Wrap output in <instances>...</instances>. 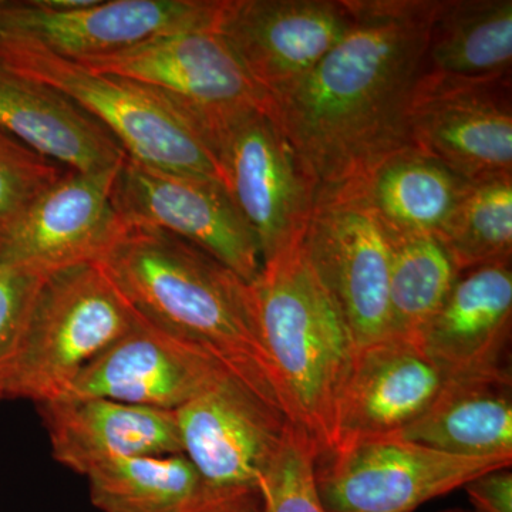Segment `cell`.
<instances>
[{"instance_id": "484cf974", "label": "cell", "mask_w": 512, "mask_h": 512, "mask_svg": "<svg viewBox=\"0 0 512 512\" xmlns=\"http://www.w3.org/2000/svg\"><path fill=\"white\" fill-rule=\"evenodd\" d=\"M437 238L460 272L511 261L512 175L471 183Z\"/></svg>"}, {"instance_id": "603a6c76", "label": "cell", "mask_w": 512, "mask_h": 512, "mask_svg": "<svg viewBox=\"0 0 512 512\" xmlns=\"http://www.w3.org/2000/svg\"><path fill=\"white\" fill-rule=\"evenodd\" d=\"M394 437L453 456L512 457L511 373L447 380L430 409Z\"/></svg>"}, {"instance_id": "7c38bea8", "label": "cell", "mask_w": 512, "mask_h": 512, "mask_svg": "<svg viewBox=\"0 0 512 512\" xmlns=\"http://www.w3.org/2000/svg\"><path fill=\"white\" fill-rule=\"evenodd\" d=\"M111 201L126 225L168 232L197 245L249 285L262 269L252 229L218 180L165 173L126 157Z\"/></svg>"}, {"instance_id": "d6986e66", "label": "cell", "mask_w": 512, "mask_h": 512, "mask_svg": "<svg viewBox=\"0 0 512 512\" xmlns=\"http://www.w3.org/2000/svg\"><path fill=\"white\" fill-rule=\"evenodd\" d=\"M35 406L53 458L80 476L126 458L183 453L171 410L101 397H55Z\"/></svg>"}, {"instance_id": "277c9868", "label": "cell", "mask_w": 512, "mask_h": 512, "mask_svg": "<svg viewBox=\"0 0 512 512\" xmlns=\"http://www.w3.org/2000/svg\"><path fill=\"white\" fill-rule=\"evenodd\" d=\"M140 319L99 262L67 266L43 279L18 350L0 380V403L39 404L76 376Z\"/></svg>"}, {"instance_id": "5b68a950", "label": "cell", "mask_w": 512, "mask_h": 512, "mask_svg": "<svg viewBox=\"0 0 512 512\" xmlns=\"http://www.w3.org/2000/svg\"><path fill=\"white\" fill-rule=\"evenodd\" d=\"M0 63L76 101L106 127L131 160L165 173L221 181L204 138L146 87L92 72L43 47L8 37H0Z\"/></svg>"}, {"instance_id": "cb8c5ba5", "label": "cell", "mask_w": 512, "mask_h": 512, "mask_svg": "<svg viewBox=\"0 0 512 512\" xmlns=\"http://www.w3.org/2000/svg\"><path fill=\"white\" fill-rule=\"evenodd\" d=\"M86 478L100 512H194L197 474L184 453L114 461Z\"/></svg>"}, {"instance_id": "e0dca14e", "label": "cell", "mask_w": 512, "mask_h": 512, "mask_svg": "<svg viewBox=\"0 0 512 512\" xmlns=\"http://www.w3.org/2000/svg\"><path fill=\"white\" fill-rule=\"evenodd\" d=\"M446 382L416 340L386 338L357 348L339 404L335 450L402 433L430 409Z\"/></svg>"}, {"instance_id": "4316f807", "label": "cell", "mask_w": 512, "mask_h": 512, "mask_svg": "<svg viewBox=\"0 0 512 512\" xmlns=\"http://www.w3.org/2000/svg\"><path fill=\"white\" fill-rule=\"evenodd\" d=\"M316 458L311 440L291 424L266 481L264 512H325L316 487Z\"/></svg>"}, {"instance_id": "4fadbf2b", "label": "cell", "mask_w": 512, "mask_h": 512, "mask_svg": "<svg viewBox=\"0 0 512 512\" xmlns=\"http://www.w3.org/2000/svg\"><path fill=\"white\" fill-rule=\"evenodd\" d=\"M352 23L349 0H222L215 32L272 97L311 73Z\"/></svg>"}, {"instance_id": "ac0fdd59", "label": "cell", "mask_w": 512, "mask_h": 512, "mask_svg": "<svg viewBox=\"0 0 512 512\" xmlns=\"http://www.w3.org/2000/svg\"><path fill=\"white\" fill-rule=\"evenodd\" d=\"M512 323L511 261L464 269L419 345L447 380L508 375Z\"/></svg>"}, {"instance_id": "5bb4252c", "label": "cell", "mask_w": 512, "mask_h": 512, "mask_svg": "<svg viewBox=\"0 0 512 512\" xmlns=\"http://www.w3.org/2000/svg\"><path fill=\"white\" fill-rule=\"evenodd\" d=\"M117 170L64 171L0 232V261L43 275L99 262L126 227L111 201Z\"/></svg>"}, {"instance_id": "d4e9b609", "label": "cell", "mask_w": 512, "mask_h": 512, "mask_svg": "<svg viewBox=\"0 0 512 512\" xmlns=\"http://www.w3.org/2000/svg\"><path fill=\"white\" fill-rule=\"evenodd\" d=\"M389 237V338L417 342L421 330L446 301L460 271L433 235Z\"/></svg>"}, {"instance_id": "30bf717a", "label": "cell", "mask_w": 512, "mask_h": 512, "mask_svg": "<svg viewBox=\"0 0 512 512\" xmlns=\"http://www.w3.org/2000/svg\"><path fill=\"white\" fill-rule=\"evenodd\" d=\"M302 244L356 349L389 338L392 244L355 185L319 188Z\"/></svg>"}, {"instance_id": "2e32d148", "label": "cell", "mask_w": 512, "mask_h": 512, "mask_svg": "<svg viewBox=\"0 0 512 512\" xmlns=\"http://www.w3.org/2000/svg\"><path fill=\"white\" fill-rule=\"evenodd\" d=\"M410 128L413 147L470 183L512 175L511 79L419 84Z\"/></svg>"}, {"instance_id": "3957f363", "label": "cell", "mask_w": 512, "mask_h": 512, "mask_svg": "<svg viewBox=\"0 0 512 512\" xmlns=\"http://www.w3.org/2000/svg\"><path fill=\"white\" fill-rule=\"evenodd\" d=\"M251 288L286 417L311 440L316 460L328 457L356 355L348 323L302 242L265 261Z\"/></svg>"}, {"instance_id": "9a60e30c", "label": "cell", "mask_w": 512, "mask_h": 512, "mask_svg": "<svg viewBox=\"0 0 512 512\" xmlns=\"http://www.w3.org/2000/svg\"><path fill=\"white\" fill-rule=\"evenodd\" d=\"M228 375L204 350L140 316L57 397H101L177 412Z\"/></svg>"}, {"instance_id": "f1b7e54d", "label": "cell", "mask_w": 512, "mask_h": 512, "mask_svg": "<svg viewBox=\"0 0 512 512\" xmlns=\"http://www.w3.org/2000/svg\"><path fill=\"white\" fill-rule=\"evenodd\" d=\"M46 276L0 261V380L18 350L30 308Z\"/></svg>"}, {"instance_id": "8992f818", "label": "cell", "mask_w": 512, "mask_h": 512, "mask_svg": "<svg viewBox=\"0 0 512 512\" xmlns=\"http://www.w3.org/2000/svg\"><path fill=\"white\" fill-rule=\"evenodd\" d=\"M175 413L197 474L194 512H264L266 481L291 426L284 414L231 375Z\"/></svg>"}, {"instance_id": "44dd1931", "label": "cell", "mask_w": 512, "mask_h": 512, "mask_svg": "<svg viewBox=\"0 0 512 512\" xmlns=\"http://www.w3.org/2000/svg\"><path fill=\"white\" fill-rule=\"evenodd\" d=\"M512 0H437L420 84L511 79Z\"/></svg>"}, {"instance_id": "ffe728a7", "label": "cell", "mask_w": 512, "mask_h": 512, "mask_svg": "<svg viewBox=\"0 0 512 512\" xmlns=\"http://www.w3.org/2000/svg\"><path fill=\"white\" fill-rule=\"evenodd\" d=\"M0 130L79 173L120 167L127 154L103 124L49 84L0 63Z\"/></svg>"}, {"instance_id": "83f0119b", "label": "cell", "mask_w": 512, "mask_h": 512, "mask_svg": "<svg viewBox=\"0 0 512 512\" xmlns=\"http://www.w3.org/2000/svg\"><path fill=\"white\" fill-rule=\"evenodd\" d=\"M64 171L0 130V232Z\"/></svg>"}, {"instance_id": "7402d4cb", "label": "cell", "mask_w": 512, "mask_h": 512, "mask_svg": "<svg viewBox=\"0 0 512 512\" xmlns=\"http://www.w3.org/2000/svg\"><path fill=\"white\" fill-rule=\"evenodd\" d=\"M389 235L437 237L470 181L416 147L403 148L350 181Z\"/></svg>"}, {"instance_id": "6da1fadb", "label": "cell", "mask_w": 512, "mask_h": 512, "mask_svg": "<svg viewBox=\"0 0 512 512\" xmlns=\"http://www.w3.org/2000/svg\"><path fill=\"white\" fill-rule=\"evenodd\" d=\"M437 0H349L353 23L268 113L319 188L413 147L412 111Z\"/></svg>"}, {"instance_id": "9c48e42d", "label": "cell", "mask_w": 512, "mask_h": 512, "mask_svg": "<svg viewBox=\"0 0 512 512\" xmlns=\"http://www.w3.org/2000/svg\"><path fill=\"white\" fill-rule=\"evenodd\" d=\"M511 463V456H453L399 437H379L319 458L315 478L325 512H414Z\"/></svg>"}, {"instance_id": "7a4b0ae2", "label": "cell", "mask_w": 512, "mask_h": 512, "mask_svg": "<svg viewBox=\"0 0 512 512\" xmlns=\"http://www.w3.org/2000/svg\"><path fill=\"white\" fill-rule=\"evenodd\" d=\"M99 264L141 318L204 350L286 417L254 292L241 276L197 245L141 225H126Z\"/></svg>"}, {"instance_id": "4dcf8cb0", "label": "cell", "mask_w": 512, "mask_h": 512, "mask_svg": "<svg viewBox=\"0 0 512 512\" xmlns=\"http://www.w3.org/2000/svg\"><path fill=\"white\" fill-rule=\"evenodd\" d=\"M443 512H468L466 510H447V511H443Z\"/></svg>"}, {"instance_id": "52a82bcc", "label": "cell", "mask_w": 512, "mask_h": 512, "mask_svg": "<svg viewBox=\"0 0 512 512\" xmlns=\"http://www.w3.org/2000/svg\"><path fill=\"white\" fill-rule=\"evenodd\" d=\"M79 64L157 94L197 130L210 150L229 123L268 107V94L217 32L161 36L120 55Z\"/></svg>"}, {"instance_id": "f546056e", "label": "cell", "mask_w": 512, "mask_h": 512, "mask_svg": "<svg viewBox=\"0 0 512 512\" xmlns=\"http://www.w3.org/2000/svg\"><path fill=\"white\" fill-rule=\"evenodd\" d=\"M471 512H512L511 467L485 473L466 485Z\"/></svg>"}, {"instance_id": "8fae6325", "label": "cell", "mask_w": 512, "mask_h": 512, "mask_svg": "<svg viewBox=\"0 0 512 512\" xmlns=\"http://www.w3.org/2000/svg\"><path fill=\"white\" fill-rule=\"evenodd\" d=\"M222 0H107L59 12L40 0L0 2V37L76 63L120 55L157 37L215 32Z\"/></svg>"}, {"instance_id": "ba28073f", "label": "cell", "mask_w": 512, "mask_h": 512, "mask_svg": "<svg viewBox=\"0 0 512 512\" xmlns=\"http://www.w3.org/2000/svg\"><path fill=\"white\" fill-rule=\"evenodd\" d=\"M211 151L221 184L258 239L262 264L301 244L319 185L268 110L229 123Z\"/></svg>"}]
</instances>
